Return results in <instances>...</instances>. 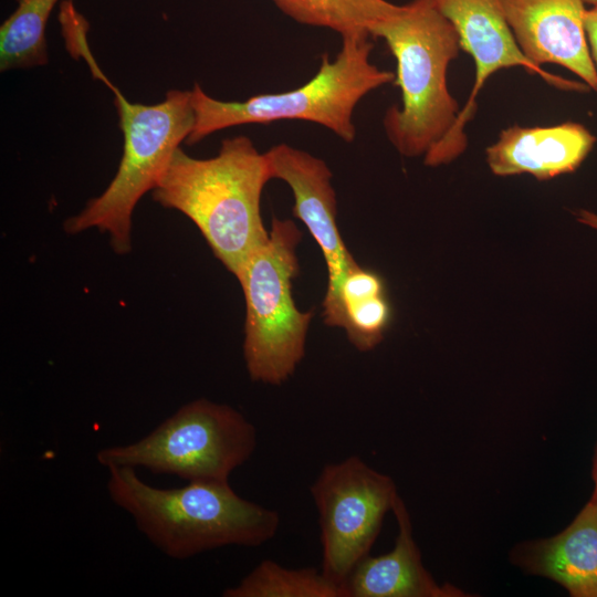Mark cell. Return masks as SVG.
<instances>
[{"instance_id": "obj_1", "label": "cell", "mask_w": 597, "mask_h": 597, "mask_svg": "<svg viewBox=\"0 0 597 597\" xmlns=\"http://www.w3.org/2000/svg\"><path fill=\"white\" fill-rule=\"evenodd\" d=\"M271 179L265 153L241 135L223 139L218 154L207 159L178 148L151 195L160 206L188 217L214 256L238 279L269 239L261 197Z\"/></svg>"}, {"instance_id": "obj_2", "label": "cell", "mask_w": 597, "mask_h": 597, "mask_svg": "<svg viewBox=\"0 0 597 597\" xmlns=\"http://www.w3.org/2000/svg\"><path fill=\"white\" fill-rule=\"evenodd\" d=\"M106 490L161 553L186 559L224 546L258 547L277 533V511L241 498L229 482L190 481L177 489L145 483L130 467L111 465Z\"/></svg>"}, {"instance_id": "obj_3", "label": "cell", "mask_w": 597, "mask_h": 597, "mask_svg": "<svg viewBox=\"0 0 597 597\" xmlns=\"http://www.w3.org/2000/svg\"><path fill=\"white\" fill-rule=\"evenodd\" d=\"M373 38L384 39L397 62L401 106L385 113L387 138L402 156L425 157L447 140L459 116L447 83L461 50L458 33L430 0H411L397 4Z\"/></svg>"}, {"instance_id": "obj_4", "label": "cell", "mask_w": 597, "mask_h": 597, "mask_svg": "<svg viewBox=\"0 0 597 597\" xmlns=\"http://www.w3.org/2000/svg\"><path fill=\"white\" fill-rule=\"evenodd\" d=\"M369 35L342 38L333 60L321 57L316 74L303 85L277 93L253 95L244 101H220L199 84L190 91L195 125L187 138L196 144L233 126L304 121L323 126L346 143L356 137L354 112L370 92L395 82L396 75L371 63Z\"/></svg>"}, {"instance_id": "obj_5", "label": "cell", "mask_w": 597, "mask_h": 597, "mask_svg": "<svg viewBox=\"0 0 597 597\" xmlns=\"http://www.w3.org/2000/svg\"><path fill=\"white\" fill-rule=\"evenodd\" d=\"M124 147L118 169L107 188L64 223L67 233L97 229L109 238L116 254L132 249V216L151 191L180 144L187 140L195 112L190 91L171 90L165 100L147 105L129 102L113 85Z\"/></svg>"}, {"instance_id": "obj_6", "label": "cell", "mask_w": 597, "mask_h": 597, "mask_svg": "<svg viewBox=\"0 0 597 597\" xmlns=\"http://www.w3.org/2000/svg\"><path fill=\"white\" fill-rule=\"evenodd\" d=\"M301 238L292 220L274 218L269 239L238 277L245 301L243 357L253 381L283 384L305 354L312 313L301 312L292 294Z\"/></svg>"}, {"instance_id": "obj_7", "label": "cell", "mask_w": 597, "mask_h": 597, "mask_svg": "<svg viewBox=\"0 0 597 597\" xmlns=\"http://www.w3.org/2000/svg\"><path fill=\"white\" fill-rule=\"evenodd\" d=\"M255 426L239 410L206 398L181 406L144 438L103 448L96 461L172 474L187 482H229L254 453Z\"/></svg>"}, {"instance_id": "obj_8", "label": "cell", "mask_w": 597, "mask_h": 597, "mask_svg": "<svg viewBox=\"0 0 597 597\" xmlns=\"http://www.w3.org/2000/svg\"><path fill=\"white\" fill-rule=\"evenodd\" d=\"M310 493L318 512L321 570L345 590L350 572L369 554L392 510L396 483L360 457L350 455L325 464Z\"/></svg>"}, {"instance_id": "obj_9", "label": "cell", "mask_w": 597, "mask_h": 597, "mask_svg": "<svg viewBox=\"0 0 597 597\" xmlns=\"http://www.w3.org/2000/svg\"><path fill=\"white\" fill-rule=\"evenodd\" d=\"M454 27L461 50L475 65V81L465 105L459 112L447 140L427 154L425 164L436 167L448 164L467 148L464 127L476 109V97L488 78L502 69L522 67L548 84L566 91L587 92L585 83L574 82L536 66L522 53L504 15L501 0H430Z\"/></svg>"}, {"instance_id": "obj_10", "label": "cell", "mask_w": 597, "mask_h": 597, "mask_svg": "<svg viewBox=\"0 0 597 597\" xmlns=\"http://www.w3.org/2000/svg\"><path fill=\"white\" fill-rule=\"evenodd\" d=\"M272 179L289 185L294 196L293 214L307 228L320 247L328 273L323 301L327 326L342 327L339 290L347 273L358 263L347 250L336 222V195L327 164L300 148L277 144L265 151Z\"/></svg>"}, {"instance_id": "obj_11", "label": "cell", "mask_w": 597, "mask_h": 597, "mask_svg": "<svg viewBox=\"0 0 597 597\" xmlns=\"http://www.w3.org/2000/svg\"><path fill=\"white\" fill-rule=\"evenodd\" d=\"M512 33L536 66L558 64L597 92V71L589 54L583 0H501Z\"/></svg>"}, {"instance_id": "obj_12", "label": "cell", "mask_w": 597, "mask_h": 597, "mask_svg": "<svg viewBox=\"0 0 597 597\" xmlns=\"http://www.w3.org/2000/svg\"><path fill=\"white\" fill-rule=\"evenodd\" d=\"M509 559L527 575L558 584L570 597H597V493L564 530L516 543Z\"/></svg>"}, {"instance_id": "obj_13", "label": "cell", "mask_w": 597, "mask_h": 597, "mask_svg": "<svg viewBox=\"0 0 597 597\" xmlns=\"http://www.w3.org/2000/svg\"><path fill=\"white\" fill-rule=\"evenodd\" d=\"M596 142L583 125L567 122L547 127L511 126L485 150L494 175L528 174L548 180L575 171Z\"/></svg>"}, {"instance_id": "obj_14", "label": "cell", "mask_w": 597, "mask_h": 597, "mask_svg": "<svg viewBox=\"0 0 597 597\" xmlns=\"http://www.w3.org/2000/svg\"><path fill=\"white\" fill-rule=\"evenodd\" d=\"M391 512L398 533L386 554L362 558L346 583V597H468L457 586L439 584L422 563L407 505L398 494Z\"/></svg>"}, {"instance_id": "obj_15", "label": "cell", "mask_w": 597, "mask_h": 597, "mask_svg": "<svg viewBox=\"0 0 597 597\" xmlns=\"http://www.w3.org/2000/svg\"><path fill=\"white\" fill-rule=\"evenodd\" d=\"M343 326L349 342L360 352L377 346L389 325L391 308L380 275L357 265L339 290Z\"/></svg>"}, {"instance_id": "obj_16", "label": "cell", "mask_w": 597, "mask_h": 597, "mask_svg": "<svg viewBox=\"0 0 597 597\" xmlns=\"http://www.w3.org/2000/svg\"><path fill=\"white\" fill-rule=\"evenodd\" d=\"M294 21L337 32L342 38L369 35L395 10L387 0H273Z\"/></svg>"}, {"instance_id": "obj_17", "label": "cell", "mask_w": 597, "mask_h": 597, "mask_svg": "<svg viewBox=\"0 0 597 597\" xmlns=\"http://www.w3.org/2000/svg\"><path fill=\"white\" fill-rule=\"evenodd\" d=\"M59 0H17L0 28V70L29 69L49 61L45 29Z\"/></svg>"}, {"instance_id": "obj_18", "label": "cell", "mask_w": 597, "mask_h": 597, "mask_svg": "<svg viewBox=\"0 0 597 597\" xmlns=\"http://www.w3.org/2000/svg\"><path fill=\"white\" fill-rule=\"evenodd\" d=\"M223 597H346L342 586L315 567L286 568L264 559Z\"/></svg>"}, {"instance_id": "obj_19", "label": "cell", "mask_w": 597, "mask_h": 597, "mask_svg": "<svg viewBox=\"0 0 597 597\" xmlns=\"http://www.w3.org/2000/svg\"><path fill=\"white\" fill-rule=\"evenodd\" d=\"M584 28L589 49V54L597 71V6L586 10Z\"/></svg>"}, {"instance_id": "obj_20", "label": "cell", "mask_w": 597, "mask_h": 597, "mask_svg": "<svg viewBox=\"0 0 597 597\" xmlns=\"http://www.w3.org/2000/svg\"><path fill=\"white\" fill-rule=\"evenodd\" d=\"M576 219L580 223L597 230V213L582 209L576 212Z\"/></svg>"}, {"instance_id": "obj_21", "label": "cell", "mask_w": 597, "mask_h": 597, "mask_svg": "<svg viewBox=\"0 0 597 597\" xmlns=\"http://www.w3.org/2000/svg\"><path fill=\"white\" fill-rule=\"evenodd\" d=\"M591 480L594 482L593 492L597 493V441L594 448V454L591 458Z\"/></svg>"}, {"instance_id": "obj_22", "label": "cell", "mask_w": 597, "mask_h": 597, "mask_svg": "<svg viewBox=\"0 0 597 597\" xmlns=\"http://www.w3.org/2000/svg\"><path fill=\"white\" fill-rule=\"evenodd\" d=\"M585 3H588V4H591L593 7L594 6H597V0H583Z\"/></svg>"}]
</instances>
